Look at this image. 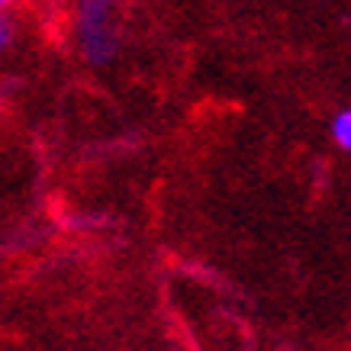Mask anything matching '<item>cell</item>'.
I'll list each match as a JSON object with an SVG mask.
<instances>
[{
	"label": "cell",
	"mask_w": 351,
	"mask_h": 351,
	"mask_svg": "<svg viewBox=\"0 0 351 351\" xmlns=\"http://www.w3.org/2000/svg\"><path fill=\"white\" fill-rule=\"evenodd\" d=\"M129 0H75L71 36L90 68H107L119 55V10Z\"/></svg>",
	"instance_id": "obj_1"
},
{
	"label": "cell",
	"mask_w": 351,
	"mask_h": 351,
	"mask_svg": "<svg viewBox=\"0 0 351 351\" xmlns=\"http://www.w3.org/2000/svg\"><path fill=\"white\" fill-rule=\"evenodd\" d=\"M329 136L341 152H351V107L339 110L329 123Z\"/></svg>",
	"instance_id": "obj_2"
},
{
	"label": "cell",
	"mask_w": 351,
	"mask_h": 351,
	"mask_svg": "<svg viewBox=\"0 0 351 351\" xmlns=\"http://www.w3.org/2000/svg\"><path fill=\"white\" fill-rule=\"evenodd\" d=\"M13 43H16V23L10 13H0V55L10 52Z\"/></svg>",
	"instance_id": "obj_3"
},
{
	"label": "cell",
	"mask_w": 351,
	"mask_h": 351,
	"mask_svg": "<svg viewBox=\"0 0 351 351\" xmlns=\"http://www.w3.org/2000/svg\"><path fill=\"white\" fill-rule=\"evenodd\" d=\"M20 0H0V13H10V7H16Z\"/></svg>",
	"instance_id": "obj_4"
}]
</instances>
